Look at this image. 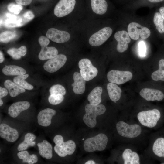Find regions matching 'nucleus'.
Masks as SVG:
<instances>
[{"label": "nucleus", "instance_id": "nucleus-1", "mask_svg": "<svg viewBox=\"0 0 164 164\" xmlns=\"http://www.w3.org/2000/svg\"><path fill=\"white\" fill-rule=\"evenodd\" d=\"M86 113L83 116L84 123L90 128L94 127L97 124V116L102 114L106 111L105 106L103 104H88L85 107Z\"/></svg>", "mask_w": 164, "mask_h": 164}, {"label": "nucleus", "instance_id": "nucleus-2", "mask_svg": "<svg viewBox=\"0 0 164 164\" xmlns=\"http://www.w3.org/2000/svg\"><path fill=\"white\" fill-rule=\"evenodd\" d=\"M53 142L55 144L54 150L58 155L61 157H64L67 155H72L74 152L76 145L72 140H69L64 142L62 136L56 135L53 138Z\"/></svg>", "mask_w": 164, "mask_h": 164}, {"label": "nucleus", "instance_id": "nucleus-3", "mask_svg": "<svg viewBox=\"0 0 164 164\" xmlns=\"http://www.w3.org/2000/svg\"><path fill=\"white\" fill-rule=\"evenodd\" d=\"M108 141L107 136L104 134L100 133L96 136L87 138L84 142V150L91 152L95 151H102L106 148Z\"/></svg>", "mask_w": 164, "mask_h": 164}, {"label": "nucleus", "instance_id": "nucleus-4", "mask_svg": "<svg viewBox=\"0 0 164 164\" xmlns=\"http://www.w3.org/2000/svg\"><path fill=\"white\" fill-rule=\"evenodd\" d=\"M160 117V112L156 109L142 111L137 115L138 119L141 124L149 128L155 126Z\"/></svg>", "mask_w": 164, "mask_h": 164}, {"label": "nucleus", "instance_id": "nucleus-5", "mask_svg": "<svg viewBox=\"0 0 164 164\" xmlns=\"http://www.w3.org/2000/svg\"><path fill=\"white\" fill-rule=\"evenodd\" d=\"M116 128L120 135L130 138L137 137L141 134L142 132L141 127L139 125L136 124L129 125L123 121L118 122Z\"/></svg>", "mask_w": 164, "mask_h": 164}, {"label": "nucleus", "instance_id": "nucleus-6", "mask_svg": "<svg viewBox=\"0 0 164 164\" xmlns=\"http://www.w3.org/2000/svg\"><path fill=\"white\" fill-rule=\"evenodd\" d=\"M128 32L129 37L134 40L141 38L145 39L150 36L151 32L147 27L143 26L135 22L130 23L128 26Z\"/></svg>", "mask_w": 164, "mask_h": 164}, {"label": "nucleus", "instance_id": "nucleus-7", "mask_svg": "<svg viewBox=\"0 0 164 164\" xmlns=\"http://www.w3.org/2000/svg\"><path fill=\"white\" fill-rule=\"evenodd\" d=\"M132 77V72L128 71L111 70L107 74V78L109 82L118 85L129 81Z\"/></svg>", "mask_w": 164, "mask_h": 164}, {"label": "nucleus", "instance_id": "nucleus-8", "mask_svg": "<svg viewBox=\"0 0 164 164\" xmlns=\"http://www.w3.org/2000/svg\"><path fill=\"white\" fill-rule=\"evenodd\" d=\"M112 33V30L110 27L103 28L91 36L89 40V43L94 46H100L108 40Z\"/></svg>", "mask_w": 164, "mask_h": 164}, {"label": "nucleus", "instance_id": "nucleus-9", "mask_svg": "<svg viewBox=\"0 0 164 164\" xmlns=\"http://www.w3.org/2000/svg\"><path fill=\"white\" fill-rule=\"evenodd\" d=\"M76 3V0H60L54 8V15L62 17L69 14L74 9Z\"/></svg>", "mask_w": 164, "mask_h": 164}, {"label": "nucleus", "instance_id": "nucleus-10", "mask_svg": "<svg viewBox=\"0 0 164 164\" xmlns=\"http://www.w3.org/2000/svg\"><path fill=\"white\" fill-rule=\"evenodd\" d=\"M67 60V58L65 55L59 54L55 57L46 61L43 65V69L49 73L55 72L64 65Z\"/></svg>", "mask_w": 164, "mask_h": 164}, {"label": "nucleus", "instance_id": "nucleus-11", "mask_svg": "<svg viewBox=\"0 0 164 164\" xmlns=\"http://www.w3.org/2000/svg\"><path fill=\"white\" fill-rule=\"evenodd\" d=\"M46 36L52 41L58 43L67 42L70 38V35L68 32L64 31L58 30L54 28L48 29Z\"/></svg>", "mask_w": 164, "mask_h": 164}, {"label": "nucleus", "instance_id": "nucleus-12", "mask_svg": "<svg viewBox=\"0 0 164 164\" xmlns=\"http://www.w3.org/2000/svg\"><path fill=\"white\" fill-rule=\"evenodd\" d=\"M114 37L118 42L117 51L122 53L126 51L128 48V44L131 42L128 32L125 30L118 31L114 34Z\"/></svg>", "mask_w": 164, "mask_h": 164}, {"label": "nucleus", "instance_id": "nucleus-13", "mask_svg": "<svg viewBox=\"0 0 164 164\" xmlns=\"http://www.w3.org/2000/svg\"><path fill=\"white\" fill-rule=\"evenodd\" d=\"M0 136L9 142L16 141L19 137L18 131L7 124L2 123L0 125Z\"/></svg>", "mask_w": 164, "mask_h": 164}, {"label": "nucleus", "instance_id": "nucleus-14", "mask_svg": "<svg viewBox=\"0 0 164 164\" xmlns=\"http://www.w3.org/2000/svg\"><path fill=\"white\" fill-rule=\"evenodd\" d=\"M140 96L147 101H160L164 98V94L161 91L151 88H144L140 92Z\"/></svg>", "mask_w": 164, "mask_h": 164}, {"label": "nucleus", "instance_id": "nucleus-15", "mask_svg": "<svg viewBox=\"0 0 164 164\" xmlns=\"http://www.w3.org/2000/svg\"><path fill=\"white\" fill-rule=\"evenodd\" d=\"M56 113L55 110L50 108L41 111L37 115L38 123L42 126H49L51 123V120L53 117L56 114Z\"/></svg>", "mask_w": 164, "mask_h": 164}, {"label": "nucleus", "instance_id": "nucleus-16", "mask_svg": "<svg viewBox=\"0 0 164 164\" xmlns=\"http://www.w3.org/2000/svg\"><path fill=\"white\" fill-rule=\"evenodd\" d=\"M30 104L28 101H23L12 104L8 109V114L11 117H17L22 111L27 110L30 107Z\"/></svg>", "mask_w": 164, "mask_h": 164}, {"label": "nucleus", "instance_id": "nucleus-17", "mask_svg": "<svg viewBox=\"0 0 164 164\" xmlns=\"http://www.w3.org/2000/svg\"><path fill=\"white\" fill-rule=\"evenodd\" d=\"M73 78L74 82L72 86L73 87V92L77 94H82L85 91L86 81L81 74L77 72L74 73Z\"/></svg>", "mask_w": 164, "mask_h": 164}, {"label": "nucleus", "instance_id": "nucleus-18", "mask_svg": "<svg viewBox=\"0 0 164 164\" xmlns=\"http://www.w3.org/2000/svg\"><path fill=\"white\" fill-rule=\"evenodd\" d=\"M5 87L8 90L11 97H15L25 92V89L20 87L10 80H6L4 82Z\"/></svg>", "mask_w": 164, "mask_h": 164}, {"label": "nucleus", "instance_id": "nucleus-19", "mask_svg": "<svg viewBox=\"0 0 164 164\" xmlns=\"http://www.w3.org/2000/svg\"><path fill=\"white\" fill-rule=\"evenodd\" d=\"M58 53L57 50L54 47L43 46L39 54L38 58L42 60H49L55 57Z\"/></svg>", "mask_w": 164, "mask_h": 164}, {"label": "nucleus", "instance_id": "nucleus-20", "mask_svg": "<svg viewBox=\"0 0 164 164\" xmlns=\"http://www.w3.org/2000/svg\"><path fill=\"white\" fill-rule=\"evenodd\" d=\"M37 146L39 154L42 157L48 159L52 158V147L48 141L43 140L42 142L38 143Z\"/></svg>", "mask_w": 164, "mask_h": 164}, {"label": "nucleus", "instance_id": "nucleus-21", "mask_svg": "<svg viewBox=\"0 0 164 164\" xmlns=\"http://www.w3.org/2000/svg\"><path fill=\"white\" fill-rule=\"evenodd\" d=\"M122 157L124 164H140V158L138 154L129 149H126L124 151Z\"/></svg>", "mask_w": 164, "mask_h": 164}, {"label": "nucleus", "instance_id": "nucleus-22", "mask_svg": "<svg viewBox=\"0 0 164 164\" xmlns=\"http://www.w3.org/2000/svg\"><path fill=\"white\" fill-rule=\"evenodd\" d=\"M107 88L110 99L116 103L121 97L122 92L121 89L115 84L110 82L108 84Z\"/></svg>", "mask_w": 164, "mask_h": 164}, {"label": "nucleus", "instance_id": "nucleus-23", "mask_svg": "<svg viewBox=\"0 0 164 164\" xmlns=\"http://www.w3.org/2000/svg\"><path fill=\"white\" fill-rule=\"evenodd\" d=\"M2 73L7 76H18L26 74V71L24 68L16 65H8L4 67Z\"/></svg>", "mask_w": 164, "mask_h": 164}, {"label": "nucleus", "instance_id": "nucleus-24", "mask_svg": "<svg viewBox=\"0 0 164 164\" xmlns=\"http://www.w3.org/2000/svg\"><path fill=\"white\" fill-rule=\"evenodd\" d=\"M91 3L92 9L95 13L103 15L106 12L108 4L106 0H91Z\"/></svg>", "mask_w": 164, "mask_h": 164}, {"label": "nucleus", "instance_id": "nucleus-25", "mask_svg": "<svg viewBox=\"0 0 164 164\" xmlns=\"http://www.w3.org/2000/svg\"><path fill=\"white\" fill-rule=\"evenodd\" d=\"M102 92V89L101 87H97L93 89L87 97L90 104L94 105L99 104L101 101Z\"/></svg>", "mask_w": 164, "mask_h": 164}, {"label": "nucleus", "instance_id": "nucleus-26", "mask_svg": "<svg viewBox=\"0 0 164 164\" xmlns=\"http://www.w3.org/2000/svg\"><path fill=\"white\" fill-rule=\"evenodd\" d=\"M36 138L33 134L28 133L26 134L24 137V141L18 146L17 149L19 151L26 150L29 147L33 146L36 144L33 141Z\"/></svg>", "mask_w": 164, "mask_h": 164}, {"label": "nucleus", "instance_id": "nucleus-27", "mask_svg": "<svg viewBox=\"0 0 164 164\" xmlns=\"http://www.w3.org/2000/svg\"><path fill=\"white\" fill-rule=\"evenodd\" d=\"M80 74L86 81H90L97 75L98 70L93 65L91 66L80 69Z\"/></svg>", "mask_w": 164, "mask_h": 164}, {"label": "nucleus", "instance_id": "nucleus-28", "mask_svg": "<svg viewBox=\"0 0 164 164\" xmlns=\"http://www.w3.org/2000/svg\"><path fill=\"white\" fill-rule=\"evenodd\" d=\"M18 158L22 160L24 163H27L29 164H33L36 163L38 160L37 155L35 154L30 155L26 151H22L17 153Z\"/></svg>", "mask_w": 164, "mask_h": 164}, {"label": "nucleus", "instance_id": "nucleus-29", "mask_svg": "<svg viewBox=\"0 0 164 164\" xmlns=\"http://www.w3.org/2000/svg\"><path fill=\"white\" fill-rule=\"evenodd\" d=\"M29 76L28 74L17 76L13 78V81L25 89L31 90L33 88V86L25 80Z\"/></svg>", "mask_w": 164, "mask_h": 164}, {"label": "nucleus", "instance_id": "nucleus-30", "mask_svg": "<svg viewBox=\"0 0 164 164\" xmlns=\"http://www.w3.org/2000/svg\"><path fill=\"white\" fill-rule=\"evenodd\" d=\"M152 150L158 156L164 157V138H159L155 141L153 145Z\"/></svg>", "mask_w": 164, "mask_h": 164}, {"label": "nucleus", "instance_id": "nucleus-31", "mask_svg": "<svg viewBox=\"0 0 164 164\" xmlns=\"http://www.w3.org/2000/svg\"><path fill=\"white\" fill-rule=\"evenodd\" d=\"M26 52L27 49L24 46H22L19 48H11L7 51V53L13 59L16 60L19 59L21 56H25Z\"/></svg>", "mask_w": 164, "mask_h": 164}, {"label": "nucleus", "instance_id": "nucleus-32", "mask_svg": "<svg viewBox=\"0 0 164 164\" xmlns=\"http://www.w3.org/2000/svg\"><path fill=\"white\" fill-rule=\"evenodd\" d=\"M152 79L155 81H164V59H161L159 62V69L151 75Z\"/></svg>", "mask_w": 164, "mask_h": 164}, {"label": "nucleus", "instance_id": "nucleus-33", "mask_svg": "<svg viewBox=\"0 0 164 164\" xmlns=\"http://www.w3.org/2000/svg\"><path fill=\"white\" fill-rule=\"evenodd\" d=\"M164 20L159 12H155L153 18V22L158 31L161 34L164 33Z\"/></svg>", "mask_w": 164, "mask_h": 164}, {"label": "nucleus", "instance_id": "nucleus-34", "mask_svg": "<svg viewBox=\"0 0 164 164\" xmlns=\"http://www.w3.org/2000/svg\"><path fill=\"white\" fill-rule=\"evenodd\" d=\"M22 18L18 19H8L4 22V26L7 28H14L21 26L23 25Z\"/></svg>", "mask_w": 164, "mask_h": 164}, {"label": "nucleus", "instance_id": "nucleus-35", "mask_svg": "<svg viewBox=\"0 0 164 164\" xmlns=\"http://www.w3.org/2000/svg\"><path fill=\"white\" fill-rule=\"evenodd\" d=\"M50 94H58L64 95L66 93V90L62 85L55 84L51 86L49 90Z\"/></svg>", "mask_w": 164, "mask_h": 164}, {"label": "nucleus", "instance_id": "nucleus-36", "mask_svg": "<svg viewBox=\"0 0 164 164\" xmlns=\"http://www.w3.org/2000/svg\"><path fill=\"white\" fill-rule=\"evenodd\" d=\"M16 36L15 33L10 31H5L0 34V41L1 42L7 43Z\"/></svg>", "mask_w": 164, "mask_h": 164}, {"label": "nucleus", "instance_id": "nucleus-37", "mask_svg": "<svg viewBox=\"0 0 164 164\" xmlns=\"http://www.w3.org/2000/svg\"><path fill=\"white\" fill-rule=\"evenodd\" d=\"M64 99L63 95L58 94H50L48 100L50 104L53 105H57L61 103Z\"/></svg>", "mask_w": 164, "mask_h": 164}, {"label": "nucleus", "instance_id": "nucleus-38", "mask_svg": "<svg viewBox=\"0 0 164 164\" xmlns=\"http://www.w3.org/2000/svg\"><path fill=\"white\" fill-rule=\"evenodd\" d=\"M7 8L10 12L16 15H18L22 10L23 7L21 5L11 3L9 4Z\"/></svg>", "mask_w": 164, "mask_h": 164}, {"label": "nucleus", "instance_id": "nucleus-39", "mask_svg": "<svg viewBox=\"0 0 164 164\" xmlns=\"http://www.w3.org/2000/svg\"><path fill=\"white\" fill-rule=\"evenodd\" d=\"M92 65L90 60L87 58L80 60L78 63V66L80 69L84 68Z\"/></svg>", "mask_w": 164, "mask_h": 164}, {"label": "nucleus", "instance_id": "nucleus-40", "mask_svg": "<svg viewBox=\"0 0 164 164\" xmlns=\"http://www.w3.org/2000/svg\"><path fill=\"white\" fill-rule=\"evenodd\" d=\"M138 52L140 56L142 57L145 56L146 47L145 43L143 41H140L138 43Z\"/></svg>", "mask_w": 164, "mask_h": 164}, {"label": "nucleus", "instance_id": "nucleus-41", "mask_svg": "<svg viewBox=\"0 0 164 164\" xmlns=\"http://www.w3.org/2000/svg\"><path fill=\"white\" fill-rule=\"evenodd\" d=\"M38 42L41 47L47 46L50 43V40L47 37L42 36L39 38Z\"/></svg>", "mask_w": 164, "mask_h": 164}, {"label": "nucleus", "instance_id": "nucleus-42", "mask_svg": "<svg viewBox=\"0 0 164 164\" xmlns=\"http://www.w3.org/2000/svg\"><path fill=\"white\" fill-rule=\"evenodd\" d=\"M23 16L28 22V21L32 19L34 17L35 15L31 11H28L23 14Z\"/></svg>", "mask_w": 164, "mask_h": 164}, {"label": "nucleus", "instance_id": "nucleus-43", "mask_svg": "<svg viewBox=\"0 0 164 164\" xmlns=\"http://www.w3.org/2000/svg\"><path fill=\"white\" fill-rule=\"evenodd\" d=\"M16 3L21 5L26 6L31 4L32 0H15Z\"/></svg>", "mask_w": 164, "mask_h": 164}, {"label": "nucleus", "instance_id": "nucleus-44", "mask_svg": "<svg viewBox=\"0 0 164 164\" xmlns=\"http://www.w3.org/2000/svg\"><path fill=\"white\" fill-rule=\"evenodd\" d=\"M8 90L5 87H0V98L6 96L8 93Z\"/></svg>", "mask_w": 164, "mask_h": 164}, {"label": "nucleus", "instance_id": "nucleus-45", "mask_svg": "<svg viewBox=\"0 0 164 164\" xmlns=\"http://www.w3.org/2000/svg\"><path fill=\"white\" fill-rule=\"evenodd\" d=\"M148 2L151 4H157L161 2L164 0H147Z\"/></svg>", "mask_w": 164, "mask_h": 164}, {"label": "nucleus", "instance_id": "nucleus-46", "mask_svg": "<svg viewBox=\"0 0 164 164\" xmlns=\"http://www.w3.org/2000/svg\"><path fill=\"white\" fill-rule=\"evenodd\" d=\"M159 10V12L161 15L164 21V6L160 7Z\"/></svg>", "mask_w": 164, "mask_h": 164}, {"label": "nucleus", "instance_id": "nucleus-47", "mask_svg": "<svg viewBox=\"0 0 164 164\" xmlns=\"http://www.w3.org/2000/svg\"><path fill=\"white\" fill-rule=\"evenodd\" d=\"M4 57L2 53L0 51V63H2L4 60Z\"/></svg>", "mask_w": 164, "mask_h": 164}, {"label": "nucleus", "instance_id": "nucleus-48", "mask_svg": "<svg viewBox=\"0 0 164 164\" xmlns=\"http://www.w3.org/2000/svg\"><path fill=\"white\" fill-rule=\"evenodd\" d=\"M95 162L93 160H89L86 162L85 164H95Z\"/></svg>", "mask_w": 164, "mask_h": 164}, {"label": "nucleus", "instance_id": "nucleus-49", "mask_svg": "<svg viewBox=\"0 0 164 164\" xmlns=\"http://www.w3.org/2000/svg\"><path fill=\"white\" fill-rule=\"evenodd\" d=\"M3 101L2 99V98H0V106H2L3 104Z\"/></svg>", "mask_w": 164, "mask_h": 164}, {"label": "nucleus", "instance_id": "nucleus-50", "mask_svg": "<svg viewBox=\"0 0 164 164\" xmlns=\"http://www.w3.org/2000/svg\"><path fill=\"white\" fill-rule=\"evenodd\" d=\"M2 24V20L1 19H0V26H1V24Z\"/></svg>", "mask_w": 164, "mask_h": 164}]
</instances>
